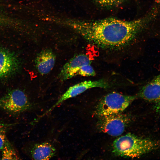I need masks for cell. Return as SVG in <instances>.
I'll return each mask as SVG.
<instances>
[{
    "label": "cell",
    "mask_w": 160,
    "mask_h": 160,
    "mask_svg": "<svg viewBox=\"0 0 160 160\" xmlns=\"http://www.w3.org/2000/svg\"><path fill=\"white\" fill-rule=\"evenodd\" d=\"M109 87L108 83L102 79L95 81H85L76 84L70 87L54 104L41 115V117L42 118L45 116L65 100L75 97L89 89L94 87L106 89Z\"/></svg>",
    "instance_id": "52a82bcc"
},
{
    "label": "cell",
    "mask_w": 160,
    "mask_h": 160,
    "mask_svg": "<svg viewBox=\"0 0 160 160\" xmlns=\"http://www.w3.org/2000/svg\"><path fill=\"white\" fill-rule=\"evenodd\" d=\"M91 63L90 58L86 54H81L75 56L63 66L59 77L62 81L70 79L76 76L77 73L82 66Z\"/></svg>",
    "instance_id": "9c48e42d"
},
{
    "label": "cell",
    "mask_w": 160,
    "mask_h": 160,
    "mask_svg": "<svg viewBox=\"0 0 160 160\" xmlns=\"http://www.w3.org/2000/svg\"><path fill=\"white\" fill-rule=\"evenodd\" d=\"M95 72L90 64L84 65L82 66L77 73L76 76L80 75L84 76H94Z\"/></svg>",
    "instance_id": "4fadbf2b"
},
{
    "label": "cell",
    "mask_w": 160,
    "mask_h": 160,
    "mask_svg": "<svg viewBox=\"0 0 160 160\" xmlns=\"http://www.w3.org/2000/svg\"><path fill=\"white\" fill-rule=\"evenodd\" d=\"M2 150L1 160H18L19 157L7 140Z\"/></svg>",
    "instance_id": "7c38bea8"
},
{
    "label": "cell",
    "mask_w": 160,
    "mask_h": 160,
    "mask_svg": "<svg viewBox=\"0 0 160 160\" xmlns=\"http://www.w3.org/2000/svg\"><path fill=\"white\" fill-rule=\"evenodd\" d=\"M56 59V55L52 49H43L38 54L35 60L37 70L41 75L48 74L54 67Z\"/></svg>",
    "instance_id": "8fae6325"
},
{
    "label": "cell",
    "mask_w": 160,
    "mask_h": 160,
    "mask_svg": "<svg viewBox=\"0 0 160 160\" xmlns=\"http://www.w3.org/2000/svg\"><path fill=\"white\" fill-rule=\"evenodd\" d=\"M7 140L4 129L0 125V150L3 149Z\"/></svg>",
    "instance_id": "9a60e30c"
},
{
    "label": "cell",
    "mask_w": 160,
    "mask_h": 160,
    "mask_svg": "<svg viewBox=\"0 0 160 160\" xmlns=\"http://www.w3.org/2000/svg\"><path fill=\"white\" fill-rule=\"evenodd\" d=\"M100 117L97 123L99 128L102 132L113 136L121 135L131 120L128 115L121 113Z\"/></svg>",
    "instance_id": "8992f818"
},
{
    "label": "cell",
    "mask_w": 160,
    "mask_h": 160,
    "mask_svg": "<svg viewBox=\"0 0 160 160\" xmlns=\"http://www.w3.org/2000/svg\"><path fill=\"white\" fill-rule=\"evenodd\" d=\"M128 0H114L115 5H119Z\"/></svg>",
    "instance_id": "ac0fdd59"
},
{
    "label": "cell",
    "mask_w": 160,
    "mask_h": 160,
    "mask_svg": "<svg viewBox=\"0 0 160 160\" xmlns=\"http://www.w3.org/2000/svg\"><path fill=\"white\" fill-rule=\"evenodd\" d=\"M7 22V17L0 13V27L6 26Z\"/></svg>",
    "instance_id": "2e32d148"
},
{
    "label": "cell",
    "mask_w": 160,
    "mask_h": 160,
    "mask_svg": "<svg viewBox=\"0 0 160 160\" xmlns=\"http://www.w3.org/2000/svg\"><path fill=\"white\" fill-rule=\"evenodd\" d=\"M20 66V61L15 52L0 47V79L12 76L19 71Z\"/></svg>",
    "instance_id": "ba28073f"
},
{
    "label": "cell",
    "mask_w": 160,
    "mask_h": 160,
    "mask_svg": "<svg viewBox=\"0 0 160 160\" xmlns=\"http://www.w3.org/2000/svg\"><path fill=\"white\" fill-rule=\"evenodd\" d=\"M137 96L148 102L160 101V73L141 88Z\"/></svg>",
    "instance_id": "30bf717a"
},
{
    "label": "cell",
    "mask_w": 160,
    "mask_h": 160,
    "mask_svg": "<svg viewBox=\"0 0 160 160\" xmlns=\"http://www.w3.org/2000/svg\"><path fill=\"white\" fill-rule=\"evenodd\" d=\"M155 108L157 112L160 113V101L156 103Z\"/></svg>",
    "instance_id": "e0dca14e"
},
{
    "label": "cell",
    "mask_w": 160,
    "mask_h": 160,
    "mask_svg": "<svg viewBox=\"0 0 160 160\" xmlns=\"http://www.w3.org/2000/svg\"><path fill=\"white\" fill-rule=\"evenodd\" d=\"M137 97L136 95H125L115 92L110 93L100 100L96 107L95 113L100 117L121 113Z\"/></svg>",
    "instance_id": "3957f363"
},
{
    "label": "cell",
    "mask_w": 160,
    "mask_h": 160,
    "mask_svg": "<svg viewBox=\"0 0 160 160\" xmlns=\"http://www.w3.org/2000/svg\"><path fill=\"white\" fill-rule=\"evenodd\" d=\"M159 143L149 139L127 134L114 141L113 152L119 156L137 158L159 148Z\"/></svg>",
    "instance_id": "7a4b0ae2"
},
{
    "label": "cell",
    "mask_w": 160,
    "mask_h": 160,
    "mask_svg": "<svg viewBox=\"0 0 160 160\" xmlns=\"http://www.w3.org/2000/svg\"><path fill=\"white\" fill-rule=\"evenodd\" d=\"M0 107L13 113H20L32 109L41 111L42 106L31 102L26 94L19 89L12 90L0 98Z\"/></svg>",
    "instance_id": "277c9868"
},
{
    "label": "cell",
    "mask_w": 160,
    "mask_h": 160,
    "mask_svg": "<svg viewBox=\"0 0 160 160\" xmlns=\"http://www.w3.org/2000/svg\"><path fill=\"white\" fill-rule=\"evenodd\" d=\"M157 15L156 12L153 9L135 20L107 18L81 23L78 28L86 39L97 46L119 49L130 43Z\"/></svg>",
    "instance_id": "6da1fadb"
},
{
    "label": "cell",
    "mask_w": 160,
    "mask_h": 160,
    "mask_svg": "<svg viewBox=\"0 0 160 160\" xmlns=\"http://www.w3.org/2000/svg\"><path fill=\"white\" fill-rule=\"evenodd\" d=\"M98 5L104 7H110L115 6L114 0H93Z\"/></svg>",
    "instance_id": "5bb4252c"
},
{
    "label": "cell",
    "mask_w": 160,
    "mask_h": 160,
    "mask_svg": "<svg viewBox=\"0 0 160 160\" xmlns=\"http://www.w3.org/2000/svg\"><path fill=\"white\" fill-rule=\"evenodd\" d=\"M60 146L57 140L47 138L31 143L27 152L32 159L49 160L57 155Z\"/></svg>",
    "instance_id": "5b68a950"
}]
</instances>
